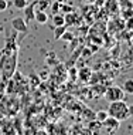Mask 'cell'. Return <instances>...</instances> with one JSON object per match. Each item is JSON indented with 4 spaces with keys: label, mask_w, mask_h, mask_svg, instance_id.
Wrapping results in <instances>:
<instances>
[{
    "label": "cell",
    "mask_w": 133,
    "mask_h": 135,
    "mask_svg": "<svg viewBox=\"0 0 133 135\" xmlns=\"http://www.w3.org/2000/svg\"><path fill=\"white\" fill-rule=\"evenodd\" d=\"M103 95H105L106 101L112 103V101L123 100V98H125V91H123V88H120V87L112 85V87H108V88H105Z\"/></svg>",
    "instance_id": "obj_2"
},
{
    "label": "cell",
    "mask_w": 133,
    "mask_h": 135,
    "mask_svg": "<svg viewBox=\"0 0 133 135\" xmlns=\"http://www.w3.org/2000/svg\"><path fill=\"white\" fill-rule=\"evenodd\" d=\"M75 20H77V16L74 14V12L72 13H67L65 16H64V24H65L67 27L68 26H72V24L77 23Z\"/></svg>",
    "instance_id": "obj_8"
},
{
    "label": "cell",
    "mask_w": 133,
    "mask_h": 135,
    "mask_svg": "<svg viewBox=\"0 0 133 135\" xmlns=\"http://www.w3.org/2000/svg\"><path fill=\"white\" fill-rule=\"evenodd\" d=\"M102 128L105 129L108 134H113L120 128V121L116 118H113V117H110V115H108V118L102 122Z\"/></svg>",
    "instance_id": "obj_3"
},
{
    "label": "cell",
    "mask_w": 133,
    "mask_h": 135,
    "mask_svg": "<svg viewBox=\"0 0 133 135\" xmlns=\"http://www.w3.org/2000/svg\"><path fill=\"white\" fill-rule=\"evenodd\" d=\"M127 112H129V117H133V104L127 105Z\"/></svg>",
    "instance_id": "obj_19"
},
{
    "label": "cell",
    "mask_w": 133,
    "mask_h": 135,
    "mask_svg": "<svg viewBox=\"0 0 133 135\" xmlns=\"http://www.w3.org/2000/svg\"><path fill=\"white\" fill-rule=\"evenodd\" d=\"M12 27L16 31L20 33H27L28 31V26H27V21L23 19V17H16V19L12 20Z\"/></svg>",
    "instance_id": "obj_4"
},
{
    "label": "cell",
    "mask_w": 133,
    "mask_h": 135,
    "mask_svg": "<svg viewBox=\"0 0 133 135\" xmlns=\"http://www.w3.org/2000/svg\"><path fill=\"white\" fill-rule=\"evenodd\" d=\"M108 111H105V109H100V111H96L95 112V119H98L99 122H103L105 119L108 118Z\"/></svg>",
    "instance_id": "obj_15"
},
{
    "label": "cell",
    "mask_w": 133,
    "mask_h": 135,
    "mask_svg": "<svg viewBox=\"0 0 133 135\" xmlns=\"http://www.w3.org/2000/svg\"><path fill=\"white\" fill-rule=\"evenodd\" d=\"M34 20L37 21L38 24H45L48 21V14H47L44 10H34Z\"/></svg>",
    "instance_id": "obj_6"
},
{
    "label": "cell",
    "mask_w": 133,
    "mask_h": 135,
    "mask_svg": "<svg viewBox=\"0 0 133 135\" xmlns=\"http://www.w3.org/2000/svg\"><path fill=\"white\" fill-rule=\"evenodd\" d=\"M50 7H51V12H52V14H55V13H60V3L57 2H54V3H50Z\"/></svg>",
    "instance_id": "obj_17"
},
{
    "label": "cell",
    "mask_w": 133,
    "mask_h": 135,
    "mask_svg": "<svg viewBox=\"0 0 133 135\" xmlns=\"http://www.w3.org/2000/svg\"><path fill=\"white\" fill-rule=\"evenodd\" d=\"M123 91L125 94H133V78H129L123 83Z\"/></svg>",
    "instance_id": "obj_12"
},
{
    "label": "cell",
    "mask_w": 133,
    "mask_h": 135,
    "mask_svg": "<svg viewBox=\"0 0 133 135\" xmlns=\"http://www.w3.org/2000/svg\"><path fill=\"white\" fill-rule=\"evenodd\" d=\"M35 3H37V0H35L34 3H31V4H27L24 7V20L26 21H31L34 20V10H35Z\"/></svg>",
    "instance_id": "obj_5"
},
{
    "label": "cell",
    "mask_w": 133,
    "mask_h": 135,
    "mask_svg": "<svg viewBox=\"0 0 133 135\" xmlns=\"http://www.w3.org/2000/svg\"><path fill=\"white\" fill-rule=\"evenodd\" d=\"M100 128H102V122H99L98 119L88 124V129L91 131V132H99Z\"/></svg>",
    "instance_id": "obj_11"
},
{
    "label": "cell",
    "mask_w": 133,
    "mask_h": 135,
    "mask_svg": "<svg viewBox=\"0 0 133 135\" xmlns=\"http://www.w3.org/2000/svg\"><path fill=\"white\" fill-rule=\"evenodd\" d=\"M64 33H67V26L64 24V26H57L55 27V31H54V37H55L57 40L62 37Z\"/></svg>",
    "instance_id": "obj_13"
},
{
    "label": "cell",
    "mask_w": 133,
    "mask_h": 135,
    "mask_svg": "<svg viewBox=\"0 0 133 135\" xmlns=\"http://www.w3.org/2000/svg\"><path fill=\"white\" fill-rule=\"evenodd\" d=\"M50 3H51V0H37V3H35V9L37 10H45L50 9Z\"/></svg>",
    "instance_id": "obj_10"
},
{
    "label": "cell",
    "mask_w": 133,
    "mask_h": 135,
    "mask_svg": "<svg viewBox=\"0 0 133 135\" xmlns=\"http://www.w3.org/2000/svg\"><path fill=\"white\" fill-rule=\"evenodd\" d=\"M60 10H61V13H62V14L72 13V12H74V6L67 4V2H65V3H60Z\"/></svg>",
    "instance_id": "obj_14"
},
{
    "label": "cell",
    "mask_w": 133,
    "mask_h": 135,
    "mask_svg": "<svg viewBox=\"0 0 133 135\" xmlns=\"http://www.w3.org/2000/svg\"><path fill=\"white\" fill-rule=\"evenodd\" d=\"M108 114L113 118L119 119V121H125L129 118V112H127V104L123 100H118V101H112L108 107Z\"/></svg>",
    "instance_id": "obj_1"
},
{
    "label": "cell",
    "mask_w": 133,
    "mask_h": 135,
    "mask_svg": "<svg viewBox=\"0 0 133 135\" xmlns=\"http://www.w3.org/2000/svg\"><path fill=\"white\" fill-rule=\"evenodd\" d=\"M52 24H54V27H57V26H64V14L62 13H55L52 16Z\"/></svg>",
    "instance_id": "obj_9"
},
{
    "label": "cell",
    "mask_w": 133,
    "mask_h": 135,
    "mask_svg": "<svg viewBox=\"0 0 133 135\" xmlns=\"http://www.w3.org/2000/svg\"><path fill=\"white\" fill-rule=\"evenodd\" d=\"M13 4L16 9H19V10H23L24 7H26L28 3H27V0H13Z\"/></svg>",
    "instance_id": "obj_16"
},
{
    "label": "cell",
    "mask_w": 133,
    "mask_h": 135,
    "mask_svg": "<svg viewBox=\"0 0 133 135\" xmlns=\"http://www.w3.org/2000/svg\"><path fill=\"white\" fill-rule=\"evenodd\" d=\"M7 7H9L7 0H0V12H4V10H7Z\"/></svg>",
    "instance_id": "obj_18"
},
{
    "label": "cell",
    "mask_w": 133,
    "mask_h": 135,
    "mask_svg": "<svg viewBox=\"0 0 133 135\" xmlns=\"http://www.w3.org/2000/svg\"><path fill=\"white\" fill-rule=\"evenodd\" d=\"M57 2H58V3H65L67 0H57Z\"/></svg>",
    "instance_id": "obj_20"
},
{
    "label": "cell",
    "mask_w": 133,
    "mask_h": 135,
    "mask_svg": "<svg viewBox=\"0 0 133 135\" xmlns=\"http://www.w3.org/2000/svg\"><path fill=\"white\" fill-rule=\"evenodd\" d=\"M78 77H79L81 81H89V78L92 77V71H91V68H88V67L81 68L79 73H78Z\"/></svg>",
    "instance_id": "obj_7"
}]
</instances>
